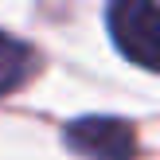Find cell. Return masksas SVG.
<instances>
[{"label":"cell","instance_id":"cell-1","mask_svg":"<svg viewBox=\"0 0 160 160\" xmlns=\"http://www.w3.org/2000/svg\"><path fill=\"white\" fill-rule=\"evenodd\" d=\"M117 51L145 70H160V8L152 0H121L106 12Z\"/></svg>","mask_w":160,"mask_h":160},{"label":"cell","instance_id":"cell-2","mask_svg":"<svg viewBox=\"0 0 160 160\" xmlns=\"http://www.w3.org/2000/svg\"><path fill=\"white\" fill-rule=\"evenodd\" d=\"M67 145L86 160H133L137 133L121 117H78L67 125Z\"/></svg>","mask_w":160,"mask_h":160},{"label":"cell","instance_id":"cell-3","mask_svg":"<svg viewBox=\"0 0 160 160\" xmlns=\"http://www.w3.org/2000/svg\"><path fill=\"white\" fill-rule=\"evenodd\" d=\"M31 74V51L16 35L0 31V94H12Z\"/></svg>","mask_w":160,"mask_h":160}]
</instances>
